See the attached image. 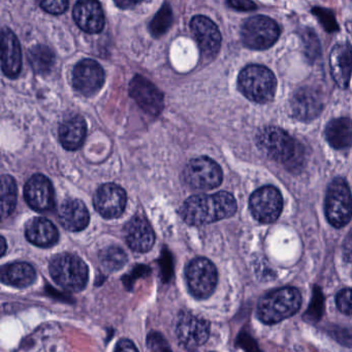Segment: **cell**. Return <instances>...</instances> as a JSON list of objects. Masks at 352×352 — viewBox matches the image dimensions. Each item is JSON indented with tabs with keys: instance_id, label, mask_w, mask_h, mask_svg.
Masks as SVG:
<instances>
[{
	"instance_id": "cell-24",
	"label": "cell",
	"mask_w": 352,
	"mask_h": 352,
	"mask_svg": "<svg viewBox=\"0 0 352 352\" xmlns=\"http://www.w3.org/2000/svg\"><path fill=\"white\" fill-rule=\"evenodd\" d=\"M86 131L87 125L83 117H72L59 127V141L65 149L75 151L83 145Z\"/></svg>"
},
{
	"instance_id": "cell-19",
	"label": "cell",
	"mask_w": 352,
	"mask_h": 352,
	"mask_svg": "<svg viewBox=\"0 0 352 352\" xmlns=\"http://www.w3.org/2000/svg\"><path fill=\"white\" fill-rule=\"evenodd\" d=\"M73 16L76 24L87 34H100L104 30L106 20L98 0H78Z\"/></svg>"
},
{
	"instance_id": "cell-14",
	"label": "cell",
	"mask_w": 352,
	"mask_h": 352,
	"mask_svg": "<svg viewBox=\"0 0 352 352\" xmlns=\"http://www.w3.org/2000/svg\"><path fill=\"white\" fill-rule=\"evenodd\" d=\"M126 201L124 189L113 183L100 186L94 199L96 211L107 219H114L122 215L126 207Z\"/></svg>"
},
{
	"instance_id": "cell-22",
	"label": "cell",
	"mask_w": 352,
	"mask_h": 352,
	"mask_svg": "<svg viewBox=\"0 0 352 352\" xmlns=\"http://www.w3.org/2000/svg\"><path fill=\"white\" fill-rule=\"evenodd\" d=\"M58 217L63 228L71 232L83 230L90 220L87 207L79 199L65 201L60 206Z\"/></svg>"
},
{
	"instance_id": "cell-7",
	"label": "cell",
	"mask_w": 352,
	"mask_h": 352,
	"mask_svg": "<svg viewBox=\"0 0 352 352\" xmlns=\"http://www.w3.org/2000/svg\"><path fill=\"white\" fill-rule=\"evenodd\" d=\"M280 36V28L271 18L254 16L243 24L241 38L251 50L263 51L275 45Z\"/></svg>"
},
{
	"instance_id": "cell-12",
	"label": "cell",
	"mask_w": 352,
	"mask_h": 352,
	"mask_svg": "<svg viewBox=\"0 0 352 352\" xmlns=\"http://www.w3.org/2000/svg\"><path fill=\"white\" fill-rule=\"evenodd\" d=\"M129 91L131 98L147 114L158 116L164 110V94L143 76L137 75L131 80Z\"/></svg>"
},
{
	"instance_id": "cell-31",
	"label": "cell",
	"mask_w": 352,
	"mask_h": 352,
	"mask_svg": "<svg viewBox=\"0 0 352 352\" xmlns=\"http://www.w3.org/2000/svg\"><path fill=\"white\" fill-rule=\"evenodd\" d=\"M41 8L52 15H61L69 8V0H36Z\"/></svg>"
},
{
	"instance_id": "cell-25",
	"label": "cell",
	"mask_w": 352,
	"mask_h": 352,
	"mask_svg": "<svg viewBox=\"0 0 352 352\" xmlns=\"http://www.w3.org/2000/svg\"><path fill=\"white\" fill-rule=\"evenodd\" d=\"M36 280V271L26 263H14L0 267V282L14 287H28Z\"/></svg>"
},
{
	"instance_id": "cell-10",
	"label": "cell",
	"mask_w": 352,
	"mask_h": 352,
	"mask_svg": "<svg viewBox=\"0 0 352 352\" xmlns=\"http://www.w3.org/2000/svg\"><path fill=\"white\" fill-rule=\"evenodd\" d=\"M249 208L257 221L272 223L281 215L283 197L276 187L263 186L251 195Z\"/></svg>"
},
{
	"instance_id": "cell-13",
	"label": "cell",
	"mask_w": 352,
	"mask_h": 352,
	"mask_svg": "<svg viewBox=\"0 0 352 352\" xmlns=\"http://www.w3.org/2000/svg\"><path fill=\"white\" fill-rule=\"evenodd\" d=\"M106 75L98 61L83 59L76 65L73 71V84L75 89L85 96L98 94L104 84Z\"/></svg>"
},
{
	"instance_id": "cell-30",
	"label": "cell",
	"mask_w": 352,
	"mask_h": 352,
	"mask_svg": "<svg viewBox=\"0 0 352 352\" xmlns=\"http://www.w3.org/2000/svg\"><path fill=\"white\" fill-rule=\"evenodd\" d=\"M173 23V12L168 3L162 6L149 25V30L154 38L162 36L168 32Z\"/></svg>"
},
{
	"instance_id": "cell-2",
	"label": "cell",
	"mask_w": 352,
	"mask_h": 352,
	"mask_svg": "<svg viewBox=\"0 0 352 352\" xmlns=\"http://www.w3.org/2000/svg\"><path fill=\"white\" fill-rule=\"evenodd\" d=\"M300 306L302 296L296 288H280L261 298L257 306V317L265 324H276L296 314Z\"/></svg>"
},
{
	"instance_id": "cell-18",
	"label": "cell",
	"mask_w": 352,
	"mask_h": 352,
	"mask_svg": "<svg viewBox=\"0 0 352 352\" xmlns=\"http://www.w3.org/2000/svg\"><path fill=\"white\" fill-rule=\"evenodd\" d=\"M24 195L28 205L36 211H50L54 208L55 195L52 183L43 175H34L28 181Z\"/></svg>"
},
{
	"instance_id": "cell-32",
	"label": "cell",
	"mask_w": 352,
	"mask_h": 352,
	"mask_svg": "<svg viewBox=\"0 0 352 352\" xmlns=\"http://www.w3.org/2000/svg\"><path fill=\"white\" fill-rule=\"evenodd\" d=\"M147 344L149 349L153 351H170V350L164 336L160 335L157 331H152L148 335Z\"/></svg>"
},
{
	"instance_id": "cell-21",
	"label": "cell",
	"mask_w": 352,
	"mask_h": 352,
	"mask_svg": "<svg viewBox=\"0 0 352 352\" xmlns=\"http://www.w3.org/2000/svg\"><path fill=\"white\" fill-rule=\"evenodd\" d=\"M331 76L338 86L348 88L351 76V47L349 43L336 45L329 56Z\"/></svg>"
},
{
	"instance_id": "cell-29",
	"label": "cell",
	"mask_w": 352,
	"mask_h": 352,
	"mask_svg": "<svg viewBox=\"0 0 352 352\" xmlns=\"http://www.w3.org/2000/svg\"><path fill=\"white\" fill-rule=\"evenodd\" d=\"M100 261L106 271L116 272L126 265L127 255L119 247H107L100 252Z\"/></svg>"
},
{
	"instance_id": "cell-9",
	"label": "cell",
	"mask_w": 352,
	"mask_h": 352,
	"mask_svg": "<svg viewBox=\"0 0 352 352\" xmlns=\"http://www.w3.org/2000/svg\"><path fill=\"white\" fill-rule=\"evenodd\" d=\"M184 179L187 185L195 190H211L221 184L223 174L215 160L199 157L186 164Z\"/></svg>"
},
{
	"instance_id": "cell-35",
	"label": "cell",
	"mask_w": 352,
	"mask_h": 352,
	"mask_svg": "<svg viewBox=\"0 0 352 352\" xmlns=\"http://www.w3.org/2000/svg\"><path fill=\"white\" fill-rule=\"evenodd\" d=\"M116 351H138V348L135 347L133 342L127 339H122L118 342L116 348Z\"/></svg>"
},
{
	"instance_id": "cell-26",
	"label": "cell",
	"mask_w": 352,
	"mask_h": 352,
	"mask_svg": "<svg viewBox=\"0 0 352 352\" xmlns=\"http://www.w3.org/2000/svg\"><path fill=\"white\" fill-rule=\"evenodd\" d=\"M325 139L327 143L337 150L346 149L351 146L352 129L349 118H338L331 120L325 127Z\"/></svg>"
},
{
	"instance_id": "cell-15",
	"label": "cell",
	"mask_w": 352,
	"mask_h": 352,
	"mask_svg": "<svg viewBox=\"0 0 352 352\" xmlns=\"http://www.w3.org/2000/svg\"><path fill=\"white\" fill-rule=\"evenodd\" d=\"M190 30L201 54L207 58H214L219 52L222 41L217 25L206 16H195L191 20Z\"/></svg>"
},
{
	"instance_id": "cell-23",
	"label": "cell",
	"mask_w": 352,
	"mask_h": 352,
	"mask_svg": "<svg viewBox=\"0 0 352 352\" xmlns=\"http://www.w3.org/2000/svg\"><path fill=\"white\" fill-rule=\"evenodd\" d=\"M26 238L38 247L53 246L59 239L58 230L54 224L46 218L36 217L26 226Z\"/></svg>"
},
{
	"instance_id": "cell-33",
	"label": "cell",
	"mask_w": 352,
	"mask_h": 352,
	"mask_svg": "<svg viewBox=\"0 0 352 352\" xmlns=\"http://www.w3.org/2000/svg\"><path fill=\"white\" fill-rule=\"evenodd\" d=\"M338 309L346 315L351 314V289L344 288L336 296Z\"/></svg>"
},
{
	"instance_id": "cell-28",
	"label": "cell",
	"mask_w": 352,
	"mask_h": 352,
	"mask_svg": "<svg viewBox=\"0 0 352 352\" xmlns=\"http://www.w3.org/2000/svg\"><path fill=\"white\" fill-rule=\"evenodd\" d=\"M28 61L34 73L38 75H48L54 67L56 57L49 47L36 45L28 51Z\"/></svg>"
},
{
	"instance_id": "cell-5",
	"label": "cell",
	"mask_w": 352,
	"mask_h": 352,
	"mask_svg": "<svg viewBox=\"0 0 352 352\" xmlns=\"http://www.w3.org/2000/svg\"><path fill=\"white\" fill-rule=\"evenodd\" d=\"M256 145L267 158L281 164L294 162L298 154L296 141L285 131L277 126H267L259 131Z\"/></svg>"
},
{
	"instance_id": "cell-36",
	"label": "cell",
	"mask_w": 352,
	"mask_h": 352,
	"mask_svg": "<svg viewBox=\"0 0 352 352\" xmlns=\"http://www.w3.org/2000/svg\"><path fill=\"white\" fill-rule=\"evenodd\" d=\"M143 0H114L115 5L122 10L137 7Z\"/></svg>"
},
{
	"instance_id": "cell-17",
	"label": "cell",
	"mask_w": 352,
	"mask_h": 352,
	"mask_svg": "<svg viewBox=\"0 0 352 352\" xmlns=\"http://www.w3.org/2000/svg\"><path fill=\"white\" fill-rule=\"evenodd\" d=\"M322 110V96L318 90L306 86L294 92L292 98V111L298 120L304 122L314 120Z\"/></svg>"
},
{
	"instance_id": "cell-11",
	"label": "cell",
	"mask_w": 352,
	"mask_h": 352,
	"mask_svg": "<svg viewBox=\"0 0 352 352\" xmlns=\"http://www.w3.org/2000/svg\"><path fill=\"white\" fill-rule=\"evenodd\" d=\"M179 343L187 349L201 347L209 339L210 322L203 317L183 313L176 325Z\"/></svg>"
},
{
	"instance_id": "cell-1",
	"label": "cell",
	"mask_w": 352,
	"mask_h": 352,
	"mask_svg": "<svg viewBox=\"0 0 352 352\" xmlns=\"http://www.w3.org/2000/svg\"><path fill=\"white\" fill-rule=\"evenodd\" d=\"M234 195L226 191L215 195H199L189 197L180 209L185 223L199 226L232 217L236 212Z\"/></svg>"
},
{
	"instance_id": "cell-4",
	"label": "cell",
	"mask_w": 352,
	"mask_h": 352,
	"mask_svg": "<svg viewBox=\"0 0 352 352\" xmlns=\"http://www.w3.org/2000/svg\"><path fill=\"white\" fill-rule=\"evenodd\" d=\"M50 274L59 286L69 292H81L88 282L87 265L69 253L56 255L51 261Z\"/></svg>"
},
{
	"instance_id": "cell-6",
	"label": "cell",
	"mask_w": 352,
	"mask_h": 352,
	"mask_svg": "<svg viewBox=\"0 0 352 352\" xmlns=\"http://www.w3.org/2000/svg\"><path fill=\"white\" fill-rule=\"evenodd\" d=\"M325 216L336 228L347 226L351 219V193L343 178H337L329 184L325 199Z\"/></svg>"
},
{
	"instance_id": "cell-20",
	"label": "cell",
	"mask_w": 352,
	"mask_h": 352,
	"mask_svg": "<svg viewBox=\"0 0 352 352\" xmlns=\"http://www.w3.org/2000/svg\"><path fill=\"white\" fill-rule=\"evenodd\" d=\"M125 240L135 252L146 253L155 243V234L147 220L135 217L125 226Z\"/></svg>"
},
{
	"instance_id": "cell-16",
	"label": "cell",
	"mask_w": 352,
	"mask_h": 352,
	"mask_svg": "<svg viewBox=\"0 0 352 352\" xmlns=\"http://www.w3.org/2000/svg\"><path fill=\"white\" fill-rule=\"evenodd\" d=\"M0 67L10 79H15L21 73V46L16 34L8 28L0 30Z\"/></svg>"
},
{
	"instance_id": "cell-3",
	"label": "cell",
	"mask_w": 352,
	"mask_h": 352,
	"mask_svg": "<svg viewBox=\"0 0 352 352\" xmlns=\"http://www.w3.org/2000/svg\"><path fill=\"white\" fill-rule=\"evenodd\" d=\"M239 89L251 102L267 104L273 100L277 90L275 75L263 65L245 67L238 78Z\"/></svg>"
},
{
	"instance_id": "cell-27",
	"label": "cell",
	"mask_w": 352,
	"mask_h": 352,
	"mask_svg": "<svg viewBox=\"0 0 352 352\" xmlns=\"http://www.w3.org/2000/svg\"><path fill=\"white\" fill-rule=\"evenodd\" d=\"M17 205V184L13 177L0 176V220L6 219L15 211Z\"/></svg>"
},
{
	"instance_id": "cell-34",
	"label": "cell",
	"mask_w": 352,
	"mask_h": 352,
	"mask_svg": "<svg viewBox=\"0 0 352 352\" xmlns=\"http://www.w3.org/2000/svg\"><path fill=\"white\" fill-rule=\"evenodd\" d=\"M228 6L236 11L250 12L256 10V5L252 0H228Z\"/></svg>"
},
{
	"instance_id": "cell-37",
	"label": "cell",
	"mask_w": 352,
	"mask_h": 352,
	"mask_svg": "<svg viewBox=\"0 0 352 352\" xmlns=\"http://www.w3.org/2000/svg\"><path fill=\"white\" fill-rule=\"evenodd\" d=\"M6 250H7V242L3 236H0V257L5 254Z\"/></svg>"
},
{
	"instance_id": "cell-8",
	"label": "cell",
	"mask_w": 352,
	"mask_h": 352,
	"mask_svg": "<svg viewBox=\"0 0 352 352\" xmlns=\"http://www.w3.org/2000/svg\"><path fill=\"white\" fill-rule=\"evenodd\" d=\"M186 279L191 294L204 300L209 298L217 286V269L209 259L197 257L187 265Z\"/></svg>"
}]
</instances>
